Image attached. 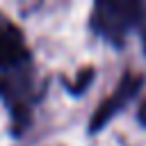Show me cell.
I'll use <instances>...</instances> for the list:
<instances>
[{
    "label": "cell",
    "mask_w": 146,
    "mask_h": 146,
    "mask_svg": "<svg viewBox=\"0 0 146 146\" xmlns=\"http://www.w3.org/2000/svg\"><path fill=\"white\" fill-rule=\"evenodd\" d=\"M141 110H144V112H141V121H144V123H146V105H144V107H141Z\"/></svg>",
    "instance_id": "obj_5"
},
{
    "label": "cell",
    "mask_w": 146,
    "mask_h": 146,
    "mask_svg": "<svg viewBox=\"0 0 146 146\" xmlns=\"http://www.w3.org/2000/svg\"><path fill=\"white\" fill-rule=\"evenodd\" d=\"M25 57V46L21 32L11 23H2L0 27V66H11Z\"/></svg>",
    "instance_id": "obj_3"
},
{
    "label": "cell",
    "mask_w": 146,
    "mask_h": 146,
    "mask_svg": "<svg viewBox=\"0 0 146 146\" xmlns=\"http://www.w3.org/2000/svg\"><path fill=\"white\" fill-rule=\"evenodd\" d=\"M91 80H94V68H84V71H82V73L78 75V80H75V82H73V84L68 87V89H71V94L80 96V94H82V91L87 89V84H89Z\"/></svg>",
    "instance_id": "obj_4"
},
{
    "label": "cell",
    "mask_w": 146,
    "mask_h": 146,
    "mask_svg": "<svg viewBox=\"0 0 146 146\" xmlns=\"http://www.w3.org/2000/svg\"><path fill=\"white\" fill-rule=\"evenodd\" d=\"M144 52H146V34H144Z\"/></svg>",
    "instance_id": "obj_6"
},
{
    "label": "cell",
    "mask_w": 146,
    "mask_h": 146,
    "mask_svg": "<svg viewBox=\"0 0 146 146\" xmlns=\"http://www.w3.org/2000/svg\"><path fill=\"white\" fill-rule=\"evenodd\" d=\"M141 84H144V78L141 75H132V73H123V78H121V82H119V87H116V91L107 98V100H103L100 103V107L96 110V114L91 116V121H89V132H98V130H103L105 128V123L141 89Z\"/></svg>",
    "instance_id": "obj_2"
},
{
    "label": "cell",
    "mask_w": 146,
    "mask_h": 146,
    "mask_svg": "<svg viewBox=\"0 0 146 146\" xmlns=\"http://www.w3.org/2000/svg\"><path fill=\"white\" fill-rule=\"evenodd\" d=\"M141 21V5L137 2H98L91 16L94 30L105 34L110 41L121 46V36L139 25Z\"/></svg>",
    "instance_id": "obj_1"
}]
</instances>
